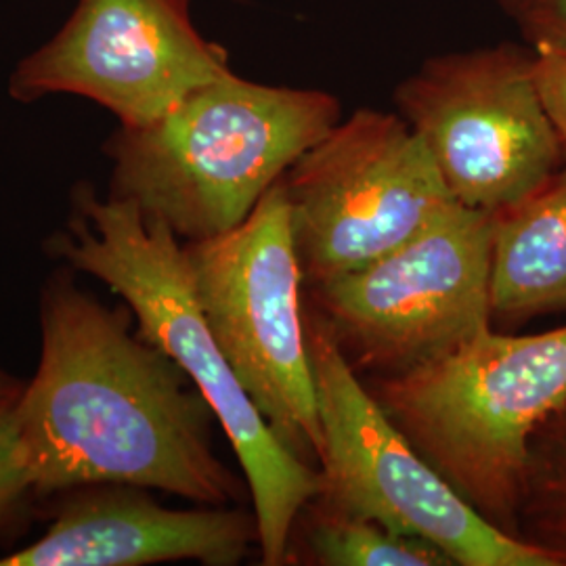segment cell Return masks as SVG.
Segmentation results:
<instances>
[{
    "label": "cell",
    "mask_w": 566,
    "mask_h": 566,
    "mask_svg": "<svg viewBox=\"0 0 566 566\" xmlns=\"http://www.w3.org/2000/svg\"><path fill=\"white\" fill-rule=\"evenodd\" d=\"M126 304L84 294L70 271L42 290L39 371L15 399L36 497L95 483L158 489L231 506L243 483L212 447L217 420L160 346L133 332Z\"/></svg>",
    "instance_id": "obj_1"
},
{
    "label": "cell",
    "mask_w": 566,
    "mask_h": 566,
    "mask_svg": "<svg viewBox=\"0 0 566 566\" xmlns=\"http://www.w3.org/2000/svg\"><path fill=\"white\" fill-rule=\"evenodd\" d=\"M46 248L107 283L130 306L143 338L160 346L200 388L242 464L261 563L287 565L294 525L319 493V470L283 446L245 395L203 317L181 240L137 203L102 200L82 182L72 193L70 221Z\"/></svg>",
    "instance_id": "obj_2"
},
{
    "label": "cell",
    "mask_w": 566,
    "mask_h": 566,
    "mask_svg": "<svg viewBox=\"0 0 566 566\" xmlns=\"http://www.w3.org/2000/svg\"><path fill=\"white\" fill-rule=\"evenodd\" d=\"M343 120L322 88L224 72L156 120L118 126L103 145L109 198L137 203L182 243L240 227L306 149Z\"/></svg>",
    "instance_id": "obj_3"
},
{
    "label": "cell",
    "mask_w": 566,
    "mask_h": 566,
    "mask_svg": "<svg viewBox=\"0 0 566 566\" xmlns=\"http://www.w3.org/2000/svg\"><path fill=\"white\" fill-rule=\"evenodd\" d=\"M365 386L455 493L516 537L531 439L566 403V325L526 336L489 327Z\"/></svg>",
    "instance_id": "obj_4"
},
{
    "label": "cell",
    "mask_w": 566,
    "mask_h": 566,
    "mask_svg": "<svg viewBox=\"0 0 566 566\" xmlns=\"http://www.w3.org/2000/svg\"><path fill=\"white\" fill-rule=\"evenodd\" d=\"M182 245L203 317L245 395L283 446L319 464L324 434L306 338L303 266L282 181L240 227Z\"/></svg>",
    "instance_id": "obj_5"
},
{
    "label": "cell",
    "mask_w": 566,
    "mask_h": 566,
    "mask_svg": "<svg viewBox=\"0 0 566 566\" xmlns=\"http://www.w3.org/2000/svg\"><path fill=\"white\" fill-rule=\"evenodd\" d=\"M306 338L324 451L315 504L369 518L443 549L458 566H558L552 554L489 525L388 420L311 308Z\"/></svg>",
    "instance_id": "obj_6"
},
{
    "label": "cell",
    "mask_w": 566,
    "mask_h": 566,
    "mask_svg": "<svg viewBox=\"0 0 566 566\" xmlns=\"http://www.w3.org/2000/svg\"><path fill=\"white\" fill-rule=\"evenodd\" d=\"M493 212L449 206L374 263L313 285V311L355 369L428 364L491 327Z\"/></svg>",
    "instance_id": "obj_7"
},
{
    "label": "cell",
    "mask_w": 566,
    "mask_h": 566,
    "mask_svg": "<svg viewBox=\"0 0 566 566\" xmlns=\"http://www.w3.org/2000/svg\"><path fill=\"white\" fill-rule=\"evenodd\" d=\"M392 99L465 208L500 212L566 163L535 81V49L526 44L432 55L397 84Z\"/></svg>",
    "instance_id": "obj_8"
},
{
    "label": "cell",
    "mask_w": 566,
    "mask_h": 566,
    "mask_svg": "<svg viewBox=\"0 0 566 566\" xmlns=\"http://www.w3.org/2000/svg\"><path fill=\"white\" fill-rule=\"evenodd\" d=\"M282 187L311 287L374 263L455 203L409 124L369 107L306 149Z\"/></svg>",
    "instance_id": "obj_9"
},
{
    "label": "cell",
    "mask_w": 566,
    "mask_h": 566,
    "mask_svg": "<svg viewBox=\"0 0 566 566\" xmlns=\"http://www.w3.org/2000/svg\"><path fill=\"white\" fill-rule=\"evenodd\" d=\"M191 2L78 0L53 39L15 65L11 99L65 93L99 103L120 126L160 118L231 70L223 46L196 28Z\"/></svg>",
    "instance_id": "obj_10"
},
{
    "label": "cell",
    "mask_w": 566,
    "mask_h": 566,
    "mask_svg": "<svg viewBox=\"0 0 566 566\" xmlns=\"http://www.w3.org/2000/svg\"><path fill=\"white\" fill-rule=\"evenodd\" d=\"M147 491L95 483L57 493L49 531L36 544L0 558V566H139L170 560L233 566L259 544L254 510H168Z\"/></svg>",
    "instance_id": "obj_11"
},
{
    "label": "cell",
    "mask_w": 566,
    "mask_h": 566,
    "mask_svg": "<svg viewBox=\"0 0 566 566\" xmlns=\"http://www.w3.org/2000/svg\"><path fill=\"white\" fill-rule=\"evenodd\" d=\"M491 308L528 319L566 308V163L525 200L493 212Z\"/></svg>",
    "instance_id": "obj_12"
},
{
    "label": "cell",
    "mask_w": 566,
    "mask_h": 566,
    "mask_svg": "<svg viewBox=\"0 0 566 566\" xmlns=\"http://www.w3.org/2000/svg\"><path fill=\"white\" fill-rule=\"evenodd\" d=\"M298 521L306 525V549L315 565L453 566L443 549L420 537L315 502L304 507Z\"/></svg>",
    "instance_id": "obj_13"
},
{
    "label": "cell",
    "mask_w": 566,
    "mask_h": 566,
    "mask_svg": "<svg viewBox=\"0 0 566 566\" xmlns=\"http://www.w3.org/2000/svg\"><path fill=\"white\" fill-rule=\"evenodd\" d=\"M516 537L566 566V403L531 439Z\"/></svg>",
    "instance_id": "obj_14"
},
{
    "label": "cell",
    "mask_w": 566,
    "mask_h": 566,
    "mask_svg": "<svg viewBox=\"0 0 566 566\" xmlns=\"http://www.w3.org/2000/svg\"><path fill=\"white\" fill-rule=\"evenodd\" d=\"M36 497L32 470L20 424L15 418V399L0 405V531L13 525L21 507L32 504Z\"/></svg>",
    "instance_id": "obj_15"
},
{
    "label": "cell",
    "mask_w": 566,
    "mask_h": 566,
    "mask_svg": "<svg viewBox=\"0 0 566 566\" xmlns=\"http://www.w3.org/2000/svg\"><path fill=\"white\" fill-rule=\"evenodd\" d=\"M526 46L566 53V0H497Z\"/></svg>",
    "instance_id": "obj_16"
},
{
    "label": "cell",
    "mask_w": 566,
    "mask_h": 566,
    "mask_svg": "<svg viewBox=\"0 0 566 566\" xmlns=\"http://www.w3.org/2000/svg\"><path fill=\"white\" fill-rule=\"evenodd\" d=\"M535 81L566 147V53L535 51Z\"/></svg>",
    "instance_id": "obj_17"
},
{
    "label": "cell",
    "mask_w": 566,
    "mask_h": 566,
    "mask_svg": "<svg viewBox=\"0 0 566 566\" xmlns=\"http://www.w3.org/2000/svg\"><path fill=\"white\" fill-rule=\"evenodd\" d=\"M21 390H23V386H21L20 380H15L13 376L0 371V405L18 399Z\"/></svg>",
    "instance_id": "obj_18"
},
{
    "label": "cell",
    "mask_w": 566,
    "mask_h": 566,
    "mask_svg": "<svg viewBox=\"0 0 566 566\" xmlns=\"http://www.w3.org/2000/svg\"><path fill=\"white\" fill-rule=\"evenodd\" d=\"M235 2H240V0H235Z\"/></svg>",
    "instance_id": "obj_19"
}]
</instances>
